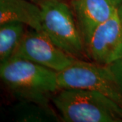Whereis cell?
<instances>
[{
    "mask_svg": "<svg viewBox=\"0 0 122 122\" xmlns=\"http://www.w3.org/2000/svg\"><path fill=\"white\" fill-rule=\"evenodd\" d=\"M0 77L17 100L50 105L52 96L60 89L56 71L18 57L0 64Z\"/></svg>",
    "mask_w": 122,
    "mask_h": 122,
    "instance_id": "1",
    "label": "cell"
},
{
    "mask_svg": "<svg viewBox=\"0 0 122 122\" xmlns=\"http://www.w3.org/2000/svg\"><path fill=\"white\" fill-rule=\"evenodd\" d=\"M51 101L65 122H122V108L97 92L59 89Z\"/></svg>",
    "mask_w": 122,
    "mask_h": 122,
    "instance_id": "2",
    "label": "cell"
},
{
    "mask_svg": "<svg viewBox=\"0 0 122 122\" xmlns=\"http://www.w3.org/2000/svg\"><path fill=\"white\" fill-rule=\"evenodd\" d=\"M39 6L42 31L71 56L80 60L88 58L71 7L63 0H48Z\"/></svg>",
    "mask_w": 122,
    "mask_h": 122,
    "instance_id": "3",
    "label": "cell"
},
{
    "mask_svg": "<svg viewBox=\"0 0 122 122\" xmlns=\"http://www.w3.org/2000/svg\"><path fill=\"white\" fill-rule=\"evenodd\" d=\"M58 85L60 89L77 88L99 92L122 108V90L108 66L76 59L58 73Z\"/></svg>",
    "mask_w": 122,
    "mask_h": 122,
    "instance_id": "4",
    "label": "cell"
},
{
    "mask_svg": "<svg viewBox=\"0 0 122 122\" xmlns=\"http://www.w3.org/2000/svg\"><path fill=\"white\" fill-rule=\"evenodd\" d=\"M33 62L57 73L71 65L77 58L57 46L44 31L26 32L13 57Z\"/></svg>",
    "mask_w": 122,
    "mask_h": 122,
    "instance_id": "5",
    "label": "cell"
},
{
    "mask_svg": "<svg viewBox=\"0 0 122 122\" xmlns=\"http://www.w3.org/2000/svg\"><path fill=\"white\" fill-rule=\"evenodd\" d=\"M88 59L109 66L122 56V22L117 12L96 29L86 48Z\"/></svg>",
    "mask_w": 122,
    "mask_h": 122,
    "instance_id": "6",
    "label": "cell"
},
{
    "mask_svg": "<svg viewBox=\"0 0 122 122\" xmlns=\"http://www.w3.org/2000/svg\"><path fill=\"white\" fill-rule=\"evenodd\" d=\"M71 7L86 49L96 28L117 11L109 0H72Z\"/></svg>",
    "mask_w": 122,
    "mask_h": 122,
    "instance_id": "7",
    "label": "cell"
},
{
    "mask_svg": "<svg viewBox=\"0 0 122 122\" xmlns=\"http://www.w3.org/2000/svg\"><path fill=\"white\" fill-rule=\"evenodd\" d=\"M41 10L29 0H0V24L19 22L42 31Z\"/></svg>",
    "mask_w": 122,
    "mask_h": 122,
    "instance_id": "8",
    "label": "cell"
},
{
    "mask_svg": "<svg viewBox=\"0 0 122 122\" xmlns=\"http://www.w3.org/2000/svg\"><path fill=\"white\" fill-rule=\"evenodd\" d=\"M15 121L22 122H56L61 120L60 115L50 105L34 101L18 100L11 108Z\"/></svg>",
    "mask_w": 122,
    "mask_h": 122,
    "instance_id": "9",
    "label": "cell"
},
{
    "mask_svg": "<svg viewBox=\"0 0 122 122\" xmlns=\"http://www.w3.org/2000/svg\"><path fill=\"white\" fill-rule=\"evenodd\" d=\"M25 26L19 22L0 24V64L13 57L26 33Z\"/></svg>",
    "mask_w": 122,
    "mask_h": 122,
    "instance_id": "10",
    "label": "cell"
},
{
    "mask_svg": "<svg viewBox=\"0 0 122 122\" xmlns=\"http://www.w3.org/2000/svg\"><path fill=\"white\" fill-rule=\"evenodd\" d=\"M122 90V56L118 60L108 66Z\"/></svg>",
    "mask_w": 122,
    "mask_h": 122,
    "instance_id": "11",
    "label": "cell"
},
{
    "mask_svg": "<svg viewBox=\"0 0 122 122\" xmlns=\"http://www.w3.org/2000/svg\"><path fill=\"white\" fill-rule=\"evenodd\" d=\"M109 1L114 6H115L117 8L119 6V5L122 3V0H109Z\"/></svg>",
    "mask_w": 122,
    "mask_h": 122,
    "instance_id": "12",
    "label": "cell"
},
{
    "mask_svg": "<svg viewBox=\"0 0 122 122\" xmlns=\"http://www.w3.org/2000/svg\"><path fill=\"white\" fill-rule=\"evenodd\" d=\"M117 14L119 15V17L122 22V3L119 5V6L117 8Z\"/></svg>",
    "mask_w": 122,
    "mask_h": 122,
    "instance_id": "13",
    "label": "cell"
},
{
    "mask_svg": "<svg viewBox=\"0 0 122 122\" xmlns=\"http://www.w3.org/2000/svg\"><path fill=\"white\" fill-rule=\"evenodd\" d=\"M29 1H30L31 2H33V3H35L37 5H40L41 4H42V3H44V1H48V0H29Z\"/></svg>",
    "mask_w": 122,
    "mask_h": 122,
    "instance_id": "14",
    "label": "cell"
}]
</instances>
